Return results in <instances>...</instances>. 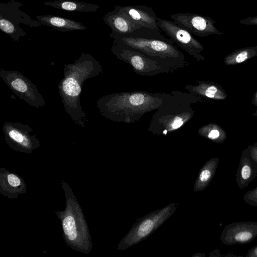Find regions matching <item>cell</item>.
Returning a JSON list of instances; mask_svg holds the SVG:
<instances>
[{
	"label": "cell",
	"mask_w": 257,
	"mask_h": 257,
	"mask_svg": "<svg viewBox=\"0 0 257 257\" xmlns=\"http://www.w3.org/2000/svg\"><path fill=\"white\" fill-rule=\"evenodd\" d=\"M243 200L249 205L257 207V186L245 193Z\"/></svg>",
	"instance_id": "cell-15"
},
{
	"label": "cell",
	"mask_w": 257,
	"mask_h": 257,
	"mask_svg": "<svg viewBox=\"0 0 257 257\" xmlns=\"http://www.w3.org/2000/svg\"><path fill=\"white\" fill-rule=\"evenodd\" d=\"M109 36L113 41L134 48L155 61L182 62L184 60L175 42L165 38L160 29L142 27L124 34L111 32Z\"/></svg>",
	"instance_id": "cell-2"
},
{
	"label": "cell",
	"mask_w": 257,
	"mask_h": 257,
	"mask_svg": "<svg viewBox=\"0 0 257 257\" xmlns=\"http://www.w3.org/2000/svg\"><path fill=\"white\" fill-rule=\"evenodd\" d=\"M248 57V52L246 50H243L239 53L236 58V61L237 63H241L245 61Z\"/></svg>",
	"instance_id": "cell-19"
},
{
	"label": "cell",
	"mask_w": 257,
	"mask_h": 257,
	"mask_svg": "<svg viewBox=\"0 0 257 257\" xmlns=\"http://www.w3.org/2000/svg\"><path fill=\"white\" fill-rule=\"evenodd\" d=\"M217 88L213 86L207 88L205 91V95L210 98L214 97L215 94L217 92Z\"/></svg>",
	"instance_id": "cell-21"
},
{
	"label": "cell",
	"mask_w": 257,
	"mask_h": 257,
	"mask_svg": "<svg viewBox=\"0 0 257 257\" xmlns=\"http://www.w3.org/2000/svg\"><path fill=\"white\" fill-rule=\"evenodd\" d=\"M157 24L160 29L170 39L192 56L197 57L203 49L202 45L198 40L174 21L157 17Z\"/></svg>",
	"instance_id": "cell-6"
},
{
	"label": "cell",
	"mask_w": 257,
	"mask_h": 257,
	"mask_svg": "<svg viewBox=\"0 0 257 257\" xmlns=\"http://www.w3.org/2000/svg\"><path fill=\"white\" fill-rule=\"evenodd\" d=\"M246 257H257V245L249 249L246 254Z\"/></svg>",
	"instance_id": "cell-22"
},
{
	"label": "cell",
	"mask_w": 257,
	"mask_h": 257,
	"mask_svg": "<svg viewBox=\"0 0 257 257\" xmlns=\"http://www.w3.org/2000/svg\"><path fill=\"white\" fill-rule=\"evenodd\" d=\"M257 237V221H237L226 225L220 239L227 245L245 244Z\"/></svg>",
	"instance_id": "cell-7"
},
{
	"label": "cell",
	"mask_w": 257,
	"mask_h": 257,
	"mask_svg": "<svg viewBox=\"0 0 257 257\" xmlns=\"http://www.w3.org/2000/svg\"><path fill=\"white\" fill-rule=\"evenodd\" d=\"M3 131L7 141L17 146L30 149L38 142L36 135L31 134L33 129L29 125L18 121L5 122Z\"/></svg>",
	"instance_id": "cell-8"
},
{
	"label": "cell",
	"mask_w": 257,
	"mask_h": 257,
	"mask_svg": "<svg viewBox=\"0 0 257 257\" xmlns=\"http://www.w3.org/2000/svg\"><path fill=\"white\" fill-rule=\"evenodd\" d=\"M63 227L64 233L68 236L69 240H73L76 238L75 221L72 216H69L64 218Z\"/></svg>",
	"instance_id": "cell-14"
},
{
	"label": "cell",
	"mask_w": 257,
	"mask_h": 257,
	"mask_svg": "<svg viewBox=\"0 0 257 257\" xmlns=\"http://www.w3.org/2000/svg\"><path fill=\"white\" fill-rule=\"evenodd\" d=\"M117 8L134 22L142 27L160 29L157 24V16L152 8L142 5L120 6Z\"/></svg>",
	"instance_id": "cell-9"
},
{
	"label": "cell",
	"mask_w": 257,
	"mask_h": 257,
	"mask_svg": "<svg viewBox=\"0 0 257 257\" xmlns=\"http://www.w3.org/2000/svg\"><path fill=\"white\" fill-rule=\"evenodd\" d=\"M105 23L111 29V32L119 34L132 33L142 27L122 13L115 6L114 10L103 18Z\"/></svg>",
	"instance_id": "cell-10"
},
{
	"label": "cell",
	"mask_w": 257,
	"mask_h": 257,
	"mask_svg": "<svg viewBox=\"0 0 257 257\" xmlns=\"http://www.w3.org/2000/svg\"><path fill=\"white\" fill-rule=\"evenodd\" d=\"M238 23L247 25L257 26V16L254 17H249L244 19H242L239 21Z\"/></svg>",
	"instance_id": "cell-17"
},
{
	"label": "cell",
	"mask_w": 257,
	"mask_h": 257,
	"mask_svg": "<svg viewBox=\"0 0 257 257\" xmlns=\"http://www.w3.org/2000/svg\"><path fill=\"white\" fill-rule=\"evenodd\" d=\"M0 77L15 95L30 106L36 108L45 106V100L36 85L18 71L1 68Z\"/></svg>",
	"instance_id": "cell-3"
},
{
	"label": "cell",
	"mask_w": 257,
	"mask_h": 257,
	"mask_svg": "<svg viewBox=\"0 0 257 257\" xmlns=\"http://www.w3.org/2000/svg\"><path fill=\"white\" fill-rule=\"evenodd\" d=\"M245 152L241 156L235 175L237 187L243 190L257 176V165L251 158L250 153Z\"/></svg>",
	"instance_id": "cell-11"
},
{
	"label": "cell",
	"mask_w": 257,
	"mask_h": 257,
	"mask_svg": "<svg viewBox=\"0 0 257 257\" xmlns=\"http://www.w3.org/2000/svg\"><path fill=\"white\" fill-rule=\"evenodd\" d=\"M36 19L39 20L41 24L62 32H70L73 30H85L87 29L81 23L57 16H39L36 17Z\"/></svg>",
	"instance_id": "cell-12"
},
{
	"label": "cell",
	"mask_w": 257,
	"mask_h": 257,
	"mask_svg": "<svg viewBox=\"0 0 257 257\" xmlns=\"http://www.w3.org/2000/svg\"><path fill=\"white\" fill-rule=\"evenodd\" d=\"M170 17L179 26L198 37L223 34L215 27V21L209 17L185 12L176 13Z\"/></svg>",
	"instance_id": "cell-5"
},
{
	"label": "cell",
	"mask_w": 257,
	"mask_h": 257,
	"mask_svg": "<svg viewBox=\"0 0 257 257\" xmlns=\"http://www.w3.org/2000/svg\"><path fill=\"white\" fill-rule=\"evenodd\" d=\"M44 5L58 9L77 12L94 13L99 8L98 5L71 0L46 2Z\"/></svg>",
	"instance_id": "cell-13"
},
{
	"label": "cell",
	"mask_w": 257,
	"mask_h": 257,
	"mask_svg": "<svg viewBox=\"0 0 257 257\" xmlns=\"http://www.w3.org/2000/svg\"><path fill=\"white\" fill-rule=\"evenodd\" d=\"M8 182L12 186H18L21 184L20 179L15 175L10 174L8 176Z\"/></svg>",
	"instance_id": "cell-18"
},
{
	"label": "cell",
	"mask_w": 257,
	"mask_h": 257,
	"mask_svg": "<svg viewBox=\"0 0 257 257\" xmlns=\"http://www.w3.org/2000/svg\"><path fill=\"white\" fill-rule=\"evenodd\" d=\"M153 222L150 219L143 221L139 228V235L141 237L146 236L151 232L153 229Z\"/></svg>",
	"instance_id": "cell-16"
},
{
	"label": "cell",
	"mask_w": 257,
	"mask_h": 257,
	"mask_svg": "<svg viewBox=\"0 0 257 257\" xmlns=\"http://www.w3.org/2000/svg\"><path fill=\"white\" fill-rule=\"evenodd\" d=\"M0 4V28L15 41H18L21 37H25L26 35L19 27L21 23H24L30 27H38L41 24L22 12L19 9L22 4L17 1Z\"/></svg>",
	"instance_id": "cell-4"
},
{
	"label": "cell",
	"mask_w": 257,
	"mask_h": 257,
	"mask_svg": "<svg viewBox=\"0 0 257 257\" xmlns=\"http://www.w3.org/2000/svg\"><path fill=\"white\" fill-rule=\"evenodd\" d=\"M102 71L99 62L90 54L84 53H81L73 63L64 65V77L58 85L59 94L65 111L81 127L84 128L88 121L80 104L83 84Z\"/></svg>",
	"instance_id": "cell-1"
},
{
	"label": "cell",
	"mask_w": 257,
	"mask_h": 257,
	"mask_svg": "<svg viewBox=\"0 0 257 257\" xmlns=\"http://www.w3.org/2000/svg\"></svg>",
	"instance_id": "cell-25"
},
{
	"label": "cell",
	"mask_w": 257,
	"mask_h": 257,
	"mask_svg": "<svg viewBox=\"0 0 257 257\" xmlns=\"http://www.w3.org/2000/svg\"><path fill=\"white\" fill-rule=\"evenodd\" d=\"M183 120L181 117H178L172 122L170 125L171 128L170 130H174L178 128L183 124Z\"/></svg>",
	"instance_id": "cell-20"
},
{
	"label": "cell",
	"mask_w": 257,
	"mask_h": 257,
	"mask_svg": "<svg viewBox=\"0 0 257 257\" xmlns=\"http://www.w3.org/2000/svg\"><path fill=\"white\" fill-rule=\"evenodd\" d=\"M250 156L257 165V149L251 150L250 153Z\"/></svg>",
	"instance_id": "cell-24"
},
{
	"label": "cell",
	"mask_w": 257,
	"mask_h": 257,
	"mask_svg": "<svg viewBox=\"0 0 257 257\" xmlns=\"http://www.w3.org/2000/svg\"><path fill=\"white\" fill-rule=\"evenodd\" d=\"M219 136V133L217 130H212L208 135V137L211 139H215Z\"/></svg>",
	"instance_id": "cell-23"
}]
</instances>
